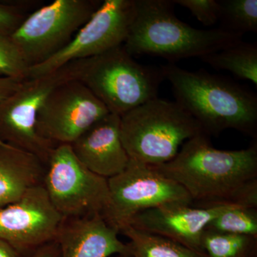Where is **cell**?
<instances>
[{
  "instance_id": "1",
  "label": "cell",
  "mask_w": 257,
  "mask_h": 257,
  "mask_svg": "<svg viewBox=\"0 0 257 257\" xmlns=\"http://www.w3.org/2000/svg\"><path fill=\"white\" fill-rule=\"evenodd\" d=\"M204 133L196 135L183 144L173 160L151 167L182 186L193 207L257 209L256 143L244 150H221Z\"/></svg>"
},
{
  "instance_id": "2",
  "label": "cell",
  "mask_w": 257,
  "mask_h": 257,
  "mask_svg": "<svg viewBox=\"0 0 257 257\" xmlns=\"http://www.w3.org/2000/svg\"><path fill=\"white\" fill-rule=\"evenodd\" d=\"M161 68L170 82L176 102L207 136L235 130L256 138L257 96L252 91L203 69L189 71L170 63Z\"/></svg>"
},
{
  "instance_id": "3",
  "label": "cell",
  "mask_w": 257,
  "mask_h": 257,
  "mask_svg": "<svg viewBox=\"0 0 257 257\" xmlns=\"http://www.w3.org/2000/svg\"><path fill=\"white\" fill-rule=\"evenodd\" d=\"M171 0H134L125 50L133 56L160 57L175 64L210 55L242 41L243 35L221 28L199 30L181 21Z\"/></svg>"
},
{
  "instance_id": "4",
  "label": "cell",
  "mask_w": 257,
  "mask_h": 257,
  "mask_svg": "<svg viewBox=\"0 0 257 257\" xmlns=\"http://www.w3.org/2000/svg\"><path fill=\"white\" fill-rule=\"evenodd\" d=\"M63 68L69 80L82 83L109 112L120 116L158 97L165 80L161 67L138 63L123 45L69 62Z\"/></svg>"
},
{
  "instance_id": "5",
  "label": "cell",
  "mask_w": 257,
  "mask_h": 257,
  "mask_svg": "<svg viewBox=\"0 0 257 257\" xmlns=\"http://www.w3.org/2000/svg\"><path fill=\"white\" fill-rule=\"evenodd\" d=\"M202 133L175 101L159 97L120 116V137L128 157L147 165L173 160L185 142Z\"/></svg>"
},
{
  "instance_id": "6",
  "label": "cell",
  "mask_w": 257,
  "mask_h": 257,
  "mask_svg": "<svg viewBox=\"0 0 257 257\" xmlns=\"http://www.w3.org/2000/svg\"><path fill=\"white\" fill-rule=\"evenodd\" d=\"M43 186L64 219L104 216L110 204L108 179L93 173L68 144L57 145L45 168Z\"/></svg>"
},
{
  "instance_id": "7",
  "label": "cell",
  "mask_w": 257,
  "mask_h": 257,
  "mask_svg": "<svg viewBox=\"0 0 257 257\" xmlns=\"http://www.w3.org/2000/svg\"><path fill=\"white\" fill-rule=\"evenodd\" d=\"M101 3L56 0L26 17L10 37L30 67L37 65L67 46Z\"/></svg>"
},
{
  "instance_id": "8",
  "label": "cell",
  "mask_w": 257,
  "mask_h": 257,
  "mask_svg": "<svg viewBox=\"0 0 257 257\" xmlns=\"http://www.w3.org/2000/svg\"><path fill=\"white\" fill-rule=\"evenodd\" d=\"M110 204L103 216L119 231L139 213L167 204L192 205L188 193L151 166L130 160L119 175L108 179Z\"/></svg>"
},
{
  "instance_id": "9",
  "label": "cell",
  "mask_w": 257,
  "mask_h": 257,
  "mask_svg": "<svg viewBox=\"0 0 257 257\" xmlns=\"http://www.w3.org/2000/svg\"><path fill=\"white\" fill-rule=\"evenodd\" d=\"M67 80L62 67L48 75L24 81L16 92L0 102V140L46 165L56 146L37 133V113L50 92Z\"/></svg>"
},
{
  "instance_id": "10",
  "label": "cell",
  "mask_w": 257,
  "mask_h": 257,
  "mask_svg": "<svg viewBox=\"0 0 257 257\" xmlns=\"http://www.w3.org/2000/svg\"><path fill=\"white\" fill-rule=\"evenodd\" d=\"M134 15V0H104L62 50L29 69V79L48 75L73 61L124 45Z\"/></svg>"
},
{
  "instance_id": "11",
  "label": "cell",
  "mask_w": 257,
  "mask_h": 257,
  "mask_svg": "<svg viewBox=\"0 0 257 257\" xmlns=\"http://www.w3.org/2000/svg\"><path fill=\"white\" fill-rule=\"evenodd\" d=\"M109 113L84 84L67 80L57 86L44 101L37 113V131L55 146L70 145Z\"/></svg>"
},
{
  "instance_id": "12",
  "label": "cell",
  "mask_w": 257,
  "mask_h": 257,
  "mask_svg": "<svg viewBox=\"0 0 257 257\" xmlns=\"http://www.w3.org/2000/svg\"><path fill=\"white\" fill-rule=\"evenodd\" d=\"M64 219L39 184L17 202L0 207V240L22 254L32 253L55 241Z\"/></svg>"
},
{
  "instance_id": "13",
  "label": "cell",
  "mask_w": 257,
  "mask_h": 257,
  "mask_svg": "<svg viewBox=\"0 0 257 257\" xmlns=\"http://www.w3.org/2000/svg\"><path fill=\"white\" fill-rule=\"evenodd\" d=\"M228 206L196 208L184 204H167L139 213L128 225L165 236L204 254L203 234L210 221Z\"/></svg>"
},
{
  "instance_id": "14",
  "label": "cell",
  "mask_w": 257,
  "mask_h": 257,
  "mask_svg": "<svg viewBox=\"0 0 257 257\" xmlns=\"http://www.w3.org/2000/svg\"><path fill=\"white\" fill-rule=\"evenodd\" d=\"M79 162L96 175L109 179L130 162L120 137V116L109 113L70 144Z\"/></svg>"
},
{
  "instance_id": "15",
  "label": "cell",
  "mask_w": 257,
  "mask_h": 257,
  "mask_svg": "<svg viewBox=\"0 0 257 257\" xmlns=\"http://www.w3.org/2000/svg\"><path fill=\"white\" fill-rule=\"evenodd\" d=\"M101 214L64 219L55 241L60 257H130L127 243Z\"/></svg>"
},
{
  "instance_id": "16",
  "label": "cell",
  "mask_w": 257,
  "mask_h": 257,
  "mask_svg": "<svg viewBox=\"0 0 257 257\" xmlns=\"http://www.w3.org/2000/svg\"><path fill=\"white\" fill-rule=\"evenodd\" d=\"M46 165L28 152L0 146V207L18 201L29 189L43 184Z\"/></svg>"
},
{
  "instance_id": "17",
  "label": "cell",
  "mask_w": 257,
  "mask_h": 257,
  "mask_svg": "<svg viewBox=\"0 0 257 257\" xmlns=\"http://www.w3.org/2000/svg\"><path fill=\"white\" fill-rule=\"evenodd\" d=\"M214 69L226 70L257 86V44L243 41L201 57Z\"/></svg>"
},
{
  "instance_id": "18",
  "label": "cell",
  "mask_w": 257,
  "mask_h": 257,
  "mask_svg": "<svg viewBox=\"0 0 257 257\" xmlns=\"http://www.w3.org/2000/svg\"><path fill=\"white\" fill-rule=\"evenodd\" d=\"M119 234L130 239V257H207L183 245L160 235L136 229L126 225Z\"/></svg>"
},
{
  "instance_id": "19",
  "label": "cell",
  "mask_w": 257,
  "mask_h": 257,
  "mask_svg": "<svg viewBox=\"0 0 257 257\" xmlns=\"http://www.w3.org/2000/svg\"><path fill=\"white\" fill-rule=\"evenodd\" d=\"M202 248L207 257H257V238L205 230Z\"/></svg>"
},
{
  "instance_id": "20",
  "label": "cell",
  "mask_w": 257,
  "mask_h": 257,
  "mask_svg": "<svg viewBox=\"0 0 257 257\" xmlns=\"http://www.w3.org/2000/svg\"><path fill=\"white\" fill-rule=\"evenodd\" d=\"M220 28L244 35L257 32V0H219Z\"/></svg>"
},
{
  "instance_id": "21",
  "label": "cell",
  "mask_w": 257,
  "mask_h": 257,
  "mask_svg": "<svg viewBox=\"0 0 257 257\" xmlns=\"http://www.w3.org/2000/svg\"><path fill=\"white\" fill-rule=\"evenodd\" d=\"M206 230L257 238V209L228 206L210 221Z\"/></svg>"
},
{
  "instance_id": "22",
  "label": "cell",
  "mask_w": 257,
  "mask_h": 257,
  "mask_svg": "<svg viewBox=\"0 0 257 257\" xmlns=\"http://www.w3.org/2000/svg\"><path fill=\"white\" fill-rule=\"evenodd\" d=\"M30 66L9 35H0V76L20 81L29 79Z\"/></svg>"
},
{
  "instance_id": "23",
  "label": "cell",
  "mask_w": 257,
  "mask_h": 257,
  "mask_svg": "<svg viewBox=\"0 0 257 257\" xmlns=\"http://www.w3.org/2000/svg\"><path fill=\"white\" fill-rule=\"evenodd\" d=\"M173 3L188 10L198 21L206 26L219 22V0H173Z\"/></svg>"
},
{
  "instance_id": "24",
  "label": "cell",
  "mask_w": 257,
  "mask_h": 257,
  "mask_svg": "<svg viewBox=\"0 0 257 257\" xmlns=\"http://www.w3.org/2000/svg\"><path fill=\"white\" fill-rule=\"evenodd\" d=\"M25 18L26 16L15 7L0 4V35L10 36Z\"/></svg>"
},
{
  "instance_id": "25",
  "label": "cell",
  "mask_w": 257,
  "mask_h": 257,
  "mask_svg": "<svg viewBox=\"0 0 257 257\" xmlns=\"http://www.w3.org/2000/svg\"><path fill=\"white\" fill-rule=\"evenodd\" d=\"M23 82L24 81L0 76V102L16 92Z\"/></svg>"
},
{
  "instance_id": "26",
  "label": "cell",
  "mask_w": 257,
  "mask_h": 257,
  "mask_svg": "<svg viewBox=\"0 0 257 257\" xmlns=\"http://www.w3.org/2000/svg\"><path fill=\"white\" fill-rule=\"evenodd\" d=\"M60 251L57 241H51L37 248L29 257H60Z\"/></svg>"
},
{
  "instance_id": "27",
  "label": "cell",
  "mask_w": 257,
  "mask_h": 257,
  "mask_svg": "<svg viewBox=\"0 0 257 257\" xmlns=\"http://www.w3.org/2000/svg\"><path fill=\"white\" fill-rule=\"evenodd\" d=\"M0 257H24V255L8 243L0 240Z\"/></svg>"
},
{
  "instance_id": "28",
  "label": "cell",
  "mask_w": 257,
  "mask_h": 257,
  "mask_svg": "<svg viewBox=\"0 0 257 257\" xmlns=\"http://www.w3.org/2000/svg\"><path fill=\"white\" fill-rule=\"evenodd\" d=\"M5 145H7V144L3 143V142L1 140H0V146H5Z\"/></svg>"
},
{
  "instance_id": "29",
  "label": "cell",
  "mask_w": 257,
  "mask_h": 257,
  "mask_svg": "<svg viewBox=\"0 0 257 257\" xmlns=\"http://www.w3.org/2000/svg\"><path fill=\"white\" fill-rule=\"evenodd\" d=\"M112 257H119V256H112Z\"/></svg>"
},
{
  "instance_id": "30",
  "label": "cell",
  "mask_w": 257,
  "mask_h": 257,
  "mask_svg": "<svg viewBox=\"0 0 257 257\" xmlns=\"http://www.w3.org/2000/svg\"><path fill=\"white\" fill-rule=\"evenodd\" d=\"M119 257H124V256H119Z\"/></svg>"
}]
</instances>
